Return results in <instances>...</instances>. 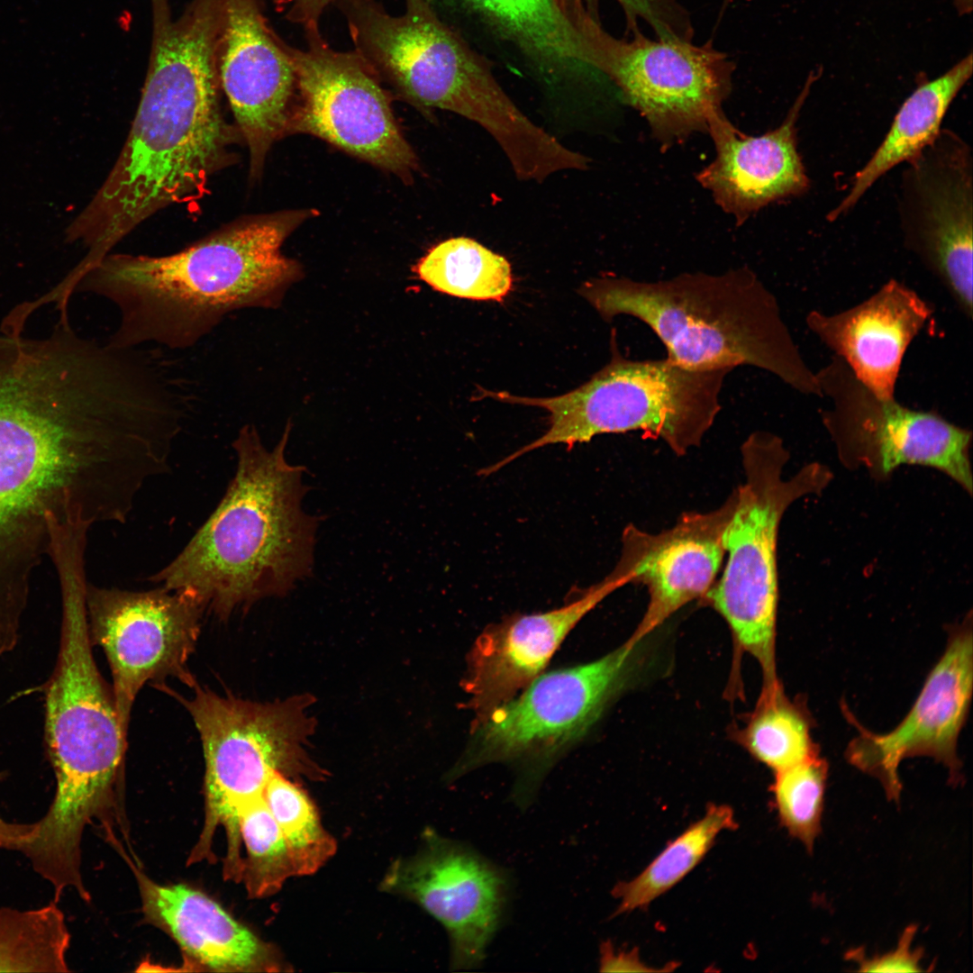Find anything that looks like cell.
<instances>
[{"label":"cell","mask_w":973,"mask_h":973,"mask_svg":"<svg viewBox=\"0 0 973 973\" xmlns=\"http://www.w3.org/2000/svg\"><path fill=\"white\" fill-rule=\"evenodd\" d=\"M310 209L250 216L164 256L110 253L86 273L76 293L109 301L118 324L108 341L123 348L186 350L230 314L277 308L303 276L281 248Z\"/></svg>","instance_id":"3"},{"label":"cell","mask_w":973,"mask_h":973,"mask_svg":"<svg viewBox=\"0 0 973 973\" xmlns=\"http://www.w3.org/2000/svg\"><path fill=\"white\" fill-rule=\"evenodd\" d=\"M71 936L59 902L33 909L0 907V972H69Z\"/></svg>","instance_id":"29"},{"label":"cell","mask_w":973,"mask_h":973,"mask_svg":"<svg viewBox=\"0 0 973 973\" xmlns=\"http://www.w3.org/2000/svg\"><path fill=\"white\" fill-rule=\"evenodd\" d=\"M972 613L949 628L945 650L929 672L912 708L887 733H875L859 723L843 705L857 735L845 750L855 768L877 778L890 799L902 789L900 763L911 757H930L942 763L951 781L959 780L961 762L957 752L972 696Z\"/></svg>","instance_id":"18"},{"label":"cell","mask_w":973,"mask_h":973,"mask_svg":"<svg viewBox=\"0 0 973 973\" xmlns=\"http://www.w3.org/2000/svg\"><path fill=\"white\" fill-rule=\"evenodd\" d=\"M145 919L186 956L214 971H279L274 950L205 894L183 884H159L134 868Z\"/></svg>","instance_id":"24"},{"label":"cell","mask_w":973,"mask_h":973,"mask_svg":"<svg viewBox=\"0 0 973 973\" xmlns=\"http://www.w3.org/2000/svg\"><path fill=\"white\" fill-rule=\"evenodd\" d=\"M354 50L381 79L424 112L441 109L479 125L508 159L530 152L541 127L508 96L483 58L426 0L400 15L375 0L341 2Z\"/></svg>","instance_id":"7"},{"label":"cell","mask_w":973,"mask_h":973,"mask_svg":"<svg viewBox=\"0 0 973 973\" xmlns=\"http://www.w3.org/2000/svg\"><path fill=\"white\" fill-rule=\"evenodd\" d=\"M150 450L141 414L75 354L0 340V641L19 633L49 522L124 523Z\"/></svg>","instance_id":"1"},{"label":"cell","mask_w":973,"mask_h":973,"mask_svg":"<svg viewBox=\"0 0 973 973\" xmlns=\"http://www.w3.org/2000/svg\"><path fill=\"white\" fill-rule=\"evenodd\" d=\"M618 588L606 576L568 605L547 612L514 614L487 628L469 652L463 683L477 720L514 697L537 677L577 623Z\"/></svg>","instance_id":"22"},{"label":"cell","mask_w":973,"mask_h":973,"mask_svg":"<svg viewBox=\"0 0 973 973\" xmlns=\"http://www.w3.org/2000/svg\"><path fill=\"white\" fill-rule=\"evenodd\" d=\"M972 67L969 53L943 75L918 85L901 105L878 148L854 176L845 197L829 213L830 221L851 209L884 174L911 160L933 141L950 104L971 77Z\"/></svg>","instance_id":"26"},{"label":"cell","mask_w":973,"mask_h":973,"mask_svg":"<svg viewBox=\"0 0 973 973\" xmlns=\"http://www.w3.org/2000/svg\"><path fill=\"white\" fill-rule=\"evenodd\" d=\"M932 313L916 292L892 279L845 311L810 312L806 324L869 391L891 400L906 349Z\"/></svg>","instance_id":"23"},{"label":"cell","mask_w":973,"mask_h":973,"mask_svg":"<svg viewBox=\"0 0 973 973\" xmlns=\"http://www.w3.org/2000/svg\"><path fill=\"white\" fill-rule=\"evenodd\" d=\"M816 377L822 396L831 403L822 412V423L843 467L862 468L878 482L904 465L928 467L972 496L969 430L937 413L878 397L837 357Z\"/></svg>","instance_id":"13"},{"label":"cell","mask_w":973,"mask_h":973,"mask_svg":"<svg viewBox=\"0 0 973 973\" xmlns=\"http://www.w3.org/2000/svg\"><path fill=\"white\" fill-rule=\"evenodd\" d=\"M291 428L288 422L271 450L254 425L240 429L232 442L235 473L222 500L150 582L188 591L227 620L261 599L286 596L311 576L320 518L303 509L305 467L286 459Z\"/></svg>","instance_id":"4"},{"label":"cell","mask_w":973,"mask_h":973,"mask_svg":"<svg viewBox=\"0 0 973 973\" xmlns=\"http://www.w3.org/2000/svg\"><path fill=\"white\" fill-rule=\"evenodd\" d=\"M286 842L296 876H310L335 854L337 842L322 825L313 801L292 778L274 773L263 795Z\"/></svg>","instance_id":"31"},{"label":"cell","mask_w":973,"mask_h":973,"mask_svg":"<svg viewBox=\"0 0 973 973\" xmlns=\"http://www.w3.org/2000/svg\"><path fill=\"white\" fill-rule=\"evenodd\" d=\"M636 647L626 641L594 661L535 677L475 723L452 777L490 762L527 760L540 768L553 759L590 730L625 686Z\"/></svg>","instance_id":"14"},{"label":"cell","mask_w":973,"mask_h":973,"mask_svg":"<svg viewBox=\"0 0 973 973\" xmlns=\"http://www.w3.org/2000/svg\"><path fill=\"white\" fill-rule=\"evenodd\" d=\"M743 483L723 533L727 560L721 577L704 596L726 622L735 643L759 664L763 688L779 681L776 668L778 605L777 545L779 525L797 500L819 496L833 475L826 465L806 463L783 476L789 452L777 434L756 431L741 446Z\"/></svg>","instance_id":"10"},{"label":"cell","mask_w":973,"mask_h":973,"mask_svg":"<svg viewBox=\"0 0 973 973\" xmlns=\"http://www.w3.org/2000/svg\"><path fill=\"white\" fill-rule=\"evenodd\" d=\"M448 23L469 24L550 83L595 74L559 0H426Z\"/></svg>","instance_id":"25"},{"label":"cell","mask_w":973,"mask_h":973,"mask_svg":"<svg viewBox=\"0 0 973 973\" xmlns=\"http://www.w3.org/2000/svg\"><path fill=\"white\" fill-rule=\"evenodd\" d=\"M813 726L805 700L788 698L780 685L761 691L740 737L749 752L775 773L819 752L812 739Z\"/></svg>","instance_id":"30"},{"label":"cell","mask_w":973,"mask_h":973,"mask_svg":"<svg viewBox=\"0 0 973 973\" xmlns=\"http://www.w3.org/2000/svg\"><path fill=\"white\" fill-rule=\"evenodd\" d=\"M221 88L250 157V177L262 175L271 146L286 135L295 74L284 42L259 0H221Z\"/></svg>","instance_id":"19"},{"label":"cell","mask_w":973,"mask_h":973,"mask_svg":"<svg viewBox=\"0 0 973 973\" xmlns=\"http://www.w3.org/2000/svg\"><path fill=\"white\" fill-rule=\"evenodd\" d=\"M413 271L438 292L477 301L503 302L514 284L509 261L468 237L432 247Z\"/></svg>","instance_id":"28"},{"label":"cell","mask_w":973,"mask_h":973,"mask_svg":"<svg viewBox=\"0 0 973 973\" xmlns=\"http://www.w3.org/2000/svg\"><path fill=\"white\" fill-rule=\"evenodd\" d=\"M286 18L304 30L319 28L324 10L333 3L350 0H276Z\"/></svg>","instance_id":"35"},{"label":"cell","mask_w":973,"mask_h":973,"mask_svg":"<svg viewBox=\"0 0 973 973\" xmlns=\"http://www.w3.org/2000/svg\"><path fill=\"white\" fill-rule=\"evenodd\" d=\"M286 50L295 74L286 135L305 133L411 182L418 159L402 134L380 78L354 50H333L319 28Z\"/></svg>","instance_id":"12"},{"label":"cell","mask_w":973,"mask_h":973,"mask_svg":"<svg viewBox=\"0 0 973 973\" xmlns=\"http://www.w3.org/2000/svg\"><path fill=\"white\" fill-rule=\"evenodd\" d=\"M900 186L905 243L972 317L973 167L967 143L941 130L907 161Z\"/></svg>","instance_id":"16"},{"label":"cell","mask_w":973,"mask_h":973,"mask_svg":"<svg viewBox=\"0 0 973 973\" xmlns=\"http://www.w3.org/2000/svg\"><path fill=\"white\" fill-rule=\"evenodd\" d=\"M634 950H615L610 943L601 947L600 971H649Z\"/></svg>","instance_id":"37"},{"label":"cell","mask_w":973,"mask_h":973,"mask_svg":"<svg viewBox=\"0 0 973 973\" xmlns=\"http://www.w3.org/2000/svg\"><path fill=\"white\" fill-rule=\"evenodd\" d=\"M575 27L588 66L610 79L646 120L662 149L707 132L732 89L733 63L712 43L650 39L640 30L618 39L582 0H559Z\"/></svg>","instance_id":"11"},{"label":"cell","mask_w":973,"mask_h":973,"mask_svg":"<svg viewBox=\"0 0 973 973\" xmlns=\"http://www.w3.org/2000/svg\"><path fill=\"white\" fill-rule=\"evenodd\" d=\"M189 698H181L199 732L205 763V821L188 863L213 857L214 833L223 827L226 879L241 878L239 814L263 797L271 776L323 780L327 771L308 752L316 720L314 697L298 694L273 702L222 696L196 682Z\"/></svg>","instance_id":"8"},{"label":"cell","mask_w":973,"mask_h":973,"mask_svg":"<svg viewBox=\"0 0 973 973\" xmlns=\"http://www.w3.org/2000/svg\"><path fill=\"white\" fill-rule=\"evenodd\" d=\"M86 605L92 644L102 648L113 678V696L127 736L133 703L151 681L177 677L191 687L187 662L195 651L205 609L185 590L147 591L87 583Z\"/></svg>","instance_id":"15"},{"label":"cell","mask_w":973,"mask_h":973,"mask_svg":"<svg viewBox=\"0 0 973 973\" xmlns=\"http://www.w3.org/2000/svg\"><path fill=\"white\" fill-rule=\"evenodd\" d=\"M151 5L149 66L129 134L65 232L68 242L86 247L91 266L156 213L201 197L210 178L232 164L231 148L241 140L221 107V0H192L178 16L168 0Z\"/></svg>","instance_id":"2"},{"label":"cell","mask_w":973,"mask_h":973,"mask_svg":"<svg viewBox=\"0 0 973 973\" xmlns=\"http://www.w3.org/2000/svg\"><path fill=\"white\" fill-rule=\"evenodd\" d=\"M736 505L735 490L719 507L688 512L658 533L628 525L618 562L608 575L620 587L641 583L649 603L634 632L633 645L688 603L703 598L719 573L725 549L723 533Z\"/></svg>","instance_id":"20"},{"label":"cell","mask_w":973,"mask_h":973,"mask_svg":"<svg viewBox=\"0 0 973 973\" xmlns=\"http://www.w3.org/2000/svg\"><path fill=\"white\" fill-rule=\"evenodd\" d=\"M774 774L771 789L779 821L811 850L822 828L828 763L818 752Z\"/></svg>","instance_id":"33"},{"label":"cell","mask_w":973,"mask_h":973,"mask_svg":"<svg viewBox=\"0 0 973 973\" xmlns=\"http://www.w3.org/2000/svg\"><path fill=\"white\" fill-rule=\"evenodd\" d=\"M736 828L734 812L725 805H712L697 821L671 841L650 864L613 890L619 904L614 914L647 907L687 877L705 858L718 836Z\"/></svg>","instance_id":"27"},{"label":"cell","mask_w":973,"mask_h":973,"mask_svg":"<svg viewBox=\"0 0 973 973\" xmlns=\"http://www.w3.org/2000/svg\"><path fill=\"white\" fill-rule=\"evenodd\" d=\"M915 930L907 929L902 935L895 950L882 956L859 959L861 971L878 972H915L922 971V953L912 949V941Z\"/></svg>","instance_id":"34"},{"label":"cell","mask_w":973,"mask_h":973,"mask_svg":"<svg viewBox=\"0 0 973 973\" xmlns=\"http://www.w3.org/2000/svg\"><path fill=\"white\" fill-rule=\"evenodd\" d=\"M960 14L969 13L972 8V0H955Z\"/></svg>","instance_id":"38"},{"label":"cell","mask_w":973,"mask_h":973,"mask_svg":"<svg viewBox=\"0 0 973 973\" xmlns=\"http://www.w3.org/2000/svg\"><path fill=\"white\" fill-rule=\"evenodd\" d=\"M815 77L810 75L787 117L763 134L746 135L723 111L709 121L715 157L696 176L737 225L767 205L805 193L809 179L797 150L796 122Z\"/></svg>","instance_id":"21"},{"label":"cell","mask_w":973,"mask_h":973,"mask_svg":"<svg viewBox=\"0 0 973 973\" xmlns=\"http://www.w3.org/2000/svg\"><path fill=\"white\" fill-rule=\"evenodd\" d=\"M380 887L415 902L441 923L455 970L482 963L508 894L507 878L499 868L432 830L424 832L414 854L389 866Z\"/></svg>","instance_id":"17"},{"label":"cell","mask_w":973,"mask_h":973,"mask_svg":"<svg viewBox=\"0 0 973 973\" xmlns=\"http://www.w3.org/2000/svg\"><path fill=\"white\" fill-rule=\"evenodd\" d=\"M61 594L60 643L45 684L44 739L56 789L37 822L34 845L47 858L71 862L81 855L88 824H105L126 750L113 691L92 653L85 566L56 569Z\"/></svg>","instance_id":"6"},{"label":"cell","mask_w":973,"mask_h":973,"mask_svg":"<svg viewBox=\"0 0 973 973\" xmlns=\"http://www.w3.org/2000/svg\"><path fill=\"white\" fill-rule=\"evenodd\" d=\"M579 294L606 321L629 315L657 335L669 360L692 370H765L793 389L822 396L771 291L747 267L684 272L645 281L605 275Z\"/></svg>","instance_id":"5"},{"label":"cell","mask_w":973,"mask_h":973,"mask_svg":"<svg viewBox=\"0 0 973 973\" xmlns=\"http://www.w3.org/2000/svg\"><path fill=\"white\" fill-rule=\"evenodd\" d=\"M239 827L246 851L241 881L248 896L264 898L277 894L296 873L286 842L264 797L241 810Z\"/></svg>","instance_id":"32"},{"label":"cell","mask_w":973,"mask_h":973,"mask_svg":"<svg viewBox=\"0 0 973 973\" xmlns=\"http://www.w3.org/2000/svg\"><path fill=\"white\" fill-rule=\"evenodd\" d=\"M611 359L578 387L552 397L484 390V397L535 406L549 413L538 439L498 461L500 468L552 444L570 450L604 433L641 431L660 439L677 456L700 446L721 412V392L731 369L692 370L668 358L632 359L611 339Z\"/></svg>","instance_id":"9"},{"label":"cell","mask_w":973,"mask_h":973,"mask_svg":"<svg viewBox=\"0 0 973 973\" xmlns=\"http://www.w3.org/2000/svg\"><path fill=\"white\" fill-rule=\"evenodd\" d=\"M6 777V771H0V784ZM35 830L36 822L14 823L0 814V849L20 852L32 841Z\"/></svg>","instance_id":"36"}]
</instances>
